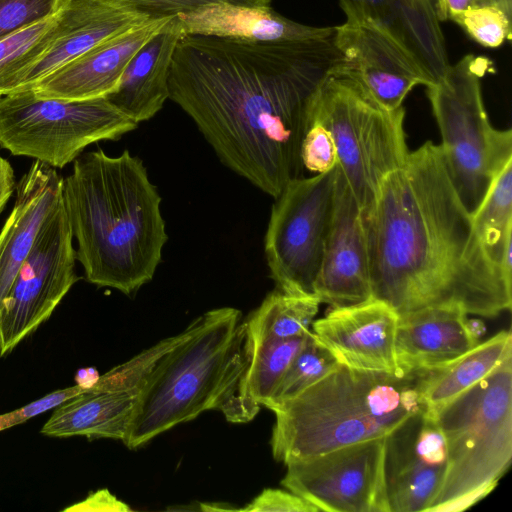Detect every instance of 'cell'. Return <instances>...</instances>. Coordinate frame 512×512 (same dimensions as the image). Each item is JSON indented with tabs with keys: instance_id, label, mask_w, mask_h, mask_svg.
<instances>
[{
	"instance_id": "6da1fadb",
	"label": "cell",
	"mask_w": 512,
	"mask_h": 512,
	"mask_svg": "<svg viewBox=\"0 0 512 512\" xmlns=\"http://www.w3.org/2000/svg\"><path fill=\"white\" fill-rule=\"evenodd\" d=\"M343 60L333 36L252 43L186 35L169 72V99L220 161L277 198L302 177L301 143L312 100Z\"/></svg>"
},
{
	"instance_id": "7a4b0ae2",
	"label": "cell",
	"mask_w": 512,
	"mask_h": 512,
	"mask_svg": "<svg viewBox=\"0 0 512 512\" xmlns=\"http://www.w3.org/2000/svg\"><path fill=\"white\" fill-rule=\"evenodd\" d=\"M362 223L372 298L398 316L429 307L482 317L511 309L512 285L482 247L440 145L427 141L409 152Z\"/></svg>"
},
{
	"instance_id": "3957f363",
	"label": "cell",
	"mask_w": 512,
	"mask_h": 512,
	"mask_svg": "<svg viewBox=\"0 0 512 512\" xmlns=\"http://www.w3.org/2000/svg\"><path fill=\"white\" fill-rule=\"evenodd\" d=\"M62 201L89 283L130 296L152 280L168 235L161 196L139 157L80 154L62 178Z\"/></svg>"
},
{
	"instance_id": "277c9868",
	"label": "cell",
	"mask_w": 512,
	"mask_h": 512,
	"mask_svg": "<svg viewBox=\"0 0 512 512\" xmlns=\"http://www.w3.org/2000/svg\"><path fill=\"white\" fill-rule=\"evenodd\" d=\"M429 369L370 371L339 364L295 397L270 407L271 449L288 464L351 444L384 438L425 408Z\"/></svg>"
},
{
	"instance_id": "5b68a950",
	"label": "cell",
	"mask_w": 512,
	"mask_h": 512,
	"mask_svg": "<svg viewBox=\"0 0 512 512\" xmlns=\"http://www.w3.org/2000/svg\"><path fill=\"white\" fill-rule=\"evenodd\" d=\"M246 363L241 311L222 307L203 313L149 373L123 443L136 449L207 410L221 411L232 423L251 421L239 393Z\"/></svg>"
},
{
	"instance_id": "8992f818",
	"label": "cell",
	"mask_w": 512,
	"mask_h": 512,
	"mask_svg": "<svg viewBox=\"0 0 512 512\" xmlns=\"http://www.w3.org/2000/svg\"><path fill=\"white\" fill-rule=\"evenodd\" d=\"M432 413L447 464L427 512L462 511L487 496L511 464L512 357Z\"/></svg>"
},
{
	"instance_id": "52a82bcc",
	"label": "cell",
	"mask_w": 512,
	"mask_h": 512,
	"mask_svg": "<svg viewBox=\"0 0 512 512\" xmlns=\"http://www.w3.org/2000/svg\"><path fill=\"white\" fill-rule=\"evenodd\" d=\"M492 61L468 54L427 87L445 166L466 210L473 215L490 186L512 160V132L494 128L487 116L481 79Z\"/></svg>"
},
{
	"instance_id": "ba28073f",
	"label": "cell",
	"mask_w": 512,
	"mask_h": 512,
	"mask_svg": "<svg viewBox=\"0 0 512 512\" xmlns=\"http://www.w3.org/2000/svg\"><path fill=\"white\" fill-rule=\"evenodd\" d=\"M341 63L318 88L308 118L320 122L332 134L339 170L364 211L383 180L409 154L405 110L403 106L393 111L382 108L341 69Z\"/></svg>"
},
{
	"instance_id": "9c48e42d",
	"label": "cell",
	"mask_w": 512,
	"mask_h": 512,
	"mask_svg": "<svg viewBox=\"0 0 512 512\" xmlns=\"http://www.w3.org/2000/svg\"><path fill=\"white\" fill-rule=\"evenodd\" d=\"M137 127L106 97L40 98L31 89L0 97V146L55 169L73 162L87 146L118 140Z\"/></svg>"
},
{
	"instance_id": "30bf717a",
	"label": "cell",
	"mask_w": 512,
	"mask_h": 512,
	"mask_svg": "<svg viewBox=\"0 0 512 512\" xmlns=\"http://www.w3.org/2000/svg\"><path fill=\"white\" fill-rule=\"evenodd\" d=\"M338 165L289 181L275 198L264 238L270 277L284 293L315 296L336 197Z\"/></svg>"
},
{
	"instance_id": "8fae6325",
	"label": "cell",
	"mask_w": 512,
	"mask_h": 512,
	"mask_svg": "<svg viewBox=\"0 0 512 512\" xmlns=\"http://www.w3.org/2000/svg\"><path fill=\"white\" fill-rule=\"evenodd\" d=\"M75 261L73 234L61 199L0 304V357L48 320L80 280Z\"/></svg>"
},
{
	"instance_id": "7c38bea8",
	"label": "cell",
	"mask_w": 512,
	"mask_h": 512,
	"mask_svg": "<svg viewBox=\"0 0 512 512\" xmlns=\"http://www.w3.org/2000/svg\"><path fill=\"white\" fill-rule=\"evenodd\" d=\"M286 466L281 484L318 511L389 512L384 438L351 444Z\"/></svg>"
},
{
	"instance_id": "4fadbf2b",
	"label": "cell",
	"mask_w": 512,
	"mask_h": 512,
	"mask_svg": "<svg viewBox=\"0 0 512 512\" xmlns=\"http://www.w3.org/2000/svg\"><path fill=\"white\" fill-rule=\"evenodd\" d=\"M195 328L164 338L112 368L83 393L56 408L41 429L51 437L87 436L123 441L142 387L157 361Z\"/></svg>"
},
{
	"instance_id": "5bb4252c",
	"label": "cell",
	"mask_w": 512,
	"mask_h": 512,
	"mask_svg": "<svg viewBox=\"0 0 512 512\" xmlns=\"http://www.w3.org/2000/svg\"><path fill=\"white\" fill-rule=\"evenodd\" d=\"M447 449L432 412L423 408L384 437L389 512L427 511L444 478Z\"/></svg>"
},
{
	"instance_id": "9a60e30c",
	"label": "cell",
	"mask_w": 512,
	"mask_h": 512,
	"mask_svg": "<svg viewBox=\"0 0 512 512\" xmlns=\"http://www.w3.org/2000/svg\"><path fill=\"white\" fill-rule=\"evenodd\" d=\"M315 296L331 307L355 305L372 298L362 210L339 167L334 211Z\"/></svg>"
},
{
	"instance_id": "2e32d148",
	"label": "cell",
	"mask_w": 512,
	"mask_h": 512,
	"mask_svg": "<svg viewBox=\"0 0 512 512\" xmlns=\"http://www.w3.org/2000/svg\"><path fill=\"white\" fill-rule=\"evenodd\" d=\"M398 314L385 302L371 298L344 307H331L312 323V333L339 364L362 370L393 371Z\"/></svg>"
},
{
	"instance_id": "e0dca14e",
	"label": "cell",
	"mask_w": 512,
	"mask_h": 512,
	"mask_svg": "<svg viewBox=\"0 0 512 512\" xmlns=\"http://www.w3.org/2000/svg\"><path fill=\"white\" fill-rule=\"evenodd\" d=\"M174 16L146 22L95 46L35 83L37 97L88 100L114 92L134 54Z\"/></svg>"
},
{
	"instance_id": "ac0fdd59",
	"label": "cell",
	"mask_w": 512,
	"mask_h": 512,
	"mask_svg": "<svg viewBox=\"0 0 512 512\" xmlns=\"http://www.w3.org/2000/svg\"><path fill=\"white\" fill-rule=\"evenodd\" d=\"M150 18L137 10L99 0H64L54 39L23 73L16 91L30 89L95 46Z\"/></svg>"
},
{
	"instance_id": "d6986e66",
	"label": "cell",
	"mask_w": 512,
	"mask_h": 512,
	"mask_svg": "<svg viewBox=\"0 0 512 512\" xmlns=\"http://www.w3.org/2000/svg\"><path fill=\"white\" fill-rule=\"evenodd\" d=\"M339 4L347 21L371 24L404 47L430 84L445 76L450 64L431 0H339Z\"/></svg>"
},
{
	"instance_id": "ffe728a7",
	"label": "cell",
	"mask_w": 512,
	"mask_h": 512,
	"mask_svg": "<svg viewBox=\"0 0 512 512\" xmlns=\"http://www.w3.org/2000/svg\"><path fill=\"white\" fill-rule=\"evenodd\" d=\"M14 206L0 231V304L38 233L62 199V177L35 160L16 183Z\"/></svg>"
},
{
	"instance_id": "44dd1931",
	"label": "cell",
	"mask_w": 512,
	"mask_h": 512,
	"mask_svg": "<svg viewBox=\"0 0 512 512\" xmlns=\"http://www.w3.org/2000/svg\"><path fill=\"white\" fill-rule=\"evenodd\" d=\"M177 17L185 36H213L252 43L320 40L335 32V27H315L292 21L270 6L217 2Z\"/></svg>"
},
{
	"instance_id": "7402d4cb",
	"label": "cell",
	"mask_w": 512,
	"mask_h": 512,
	"mask_svg": "<svg viewBox=\"0 0 512 512\" xmlns=\"http://www.w3.org/2000/svg\"><path fill=\"white\" fill-rule=\"evenodd\" d=\"M184 36L178 17H172L134 54L117 89L106 96L137 124L154 117L169 99V72L176 46Z\"/></svg>"
},
{
	"instance_id": "603a6c76",
	"label": "cell",
	"mask_w": 512,
	"mask_h": 512,
	"mask_svg": "<svg viewBox=\"0 0 512 512\" xmlns=\"http://www.w3.org/2000/svg\"><path fill=\"white\" fill-rule=\"evenodd\" d=\"M467 314L457 308L429 307L399 316L395 359L404 370L434 369L463 355L478 343L467 333Z\"/></svg>"
},
{
	"instance_id": "cb8c5ba5",
	"label": "cell",
	"mask_w": 512,
	"mask_h": 512,
	"mask_svg": "<svg viewBox=\"0 0 512 512\" xmlns=\"http://www.w3.org/2000/svg\"><path fill=\"white\" fill-rule=\"evenodd\" d=\"M512 357V335L500 331L478 343L455 360L429 369L422 387V398L428 411H436L480 380L490 375L506 359Z\"/></svg>"
},
{
	"instance_id": "d4e9b609",
	"label": "cell",
	"mask_w": 512,
	"mask_h": 512,
	"mask_svg": "<svg viewBox=\"0 0 512 512\" xmlns=\"http://www.w3.org/2000/svg\"><path fill=\"white\" fill-rule=\"evenodd\" d=\"M333 40L351 67H370L418 79L430 80L416 59L391 36L365 22L345 21L335 27Z\"/></svg>"
},
{
	"instance_id": "484cf974",
	"label": "cell",
	"mask_w": 512,
	"mask_h": 512,
	"mask_svg": "<svg viewBox=\"0 0 512 512\" xmlns=\"http://www.w3.org/2000/svg\"><path fill=\"white\" fill-rule=\"evenodd\" d=\"M306 335L289 339L246 338L247 363L239 393L251 420L271 398Z\"/></svg>"
},
{
	"instance_id": "4316f807",
	"label": "cell",
	"mask_w": 512,
	"mask_h": 512,
	"mask_svg": "<svg viewBox=\"0 0 512 512\" xmlns=\"http://www.w3.org/2000/svg\"><path fill=\"white\" fill-rule=\"evenodd\" d=\"M321 302L317 297L294 296L276 289L245 320L246 338L289 339L310 331Z\"/></svg>"
},
{
	"instance_id": "83f0119b",
	"label": "cell",
	"mask_w": 512,
	"mask_h": 512,
	"mask_svg": "<svg viewBox=\"0 0 512 512\" xmlns=\"http://www.w3.org/2000/svg\"><path fill=\"white\" fill-rule=\"evenodd\" d=\"M472 219L487 256L501 271L505 246L512 239V160L497 174Z\"/></svg>"
},
{
	"instance_id": "f1b7e54d",
	"label": "cell",
	"mask_w": 512,
	"mask_h": 512,
	"mask_svg": "<svg viewBox=\"0 0 512 512\" xmlns=\"http://www.w3.org/2000/svg\"><path fill=\"white\" fill-rule=\"evenodd\" d=\"M59 11L0 39V97L17 90L23 73L50 45L56 34Z\"/></svg>"
},
{
	"instance_id": "f546056e",
	"label": "cell",
	"mask_w": 512,
	"mask_h": 512,
	"mask_svg": "<svg viewBox=\"0 0 512 512\" xmlns=\"http://www.w3.org/2000/svg\"><path fill=\"white\" fill-rule=\"evenodd\" d=\"M339 365L338 361L310 330L269 401L268 409L287 401L321 379Z\"/></svg>"
},
{
	"instance_id": "4dcf8cb0",
	"label": "cell",
	"mask_w": 512,
	"mask_h": 512,
	"mask_svg": "<svg viewBox=\"0 0 512 512\" xmlns=\"http://www.w3.org/2000/svg\"><path fill=\"white\" fill-rule=\"evenodd\" d=\"M341 69L372 97L382 108L393 111L402 107L403 100L421 82L413 77L370 67H351L342 61Z\"/></svg>"
},
{
	"instance_id": "1f68e13d",
	"label": "cell",
	"mask_w": 512,
	"mask_h": 512,
	"mask_svg": "<svg viewBox=\"0 0 512 512\" xmlns=\"http://www.w3.org/2000/svg\"><path fill=\"white\" fill-rule=\"evenodd\" d=\"M477 43L497 48L511 40L512 19L493 6H471L451 18Z\"/></svg>"
},
{
	"instance_id": "d6a6232c",
	"label": "cell",
	"mask_w": 512,
	"mask_h": 512,
	"mask_svg": "<svg viewBox=\"0 0 512 512\" xmlns=\"http://www.w3.org/2000/svg\"><path fill=\"white\" fill-rule=\"evenodd\" d=\"M64 0H0V39L55 15Z\"/></svg>"
},
{
	"instance_id": "836d02e7",
	"label": "cell",
	"mask_w": 512,
	"mask_h": 512,
	"mask_svg": "<svg viewBox=\"0 0 512 512\" xmlns=\"http://www.w3.org/2000/svg\"><path fill=\"white\" fill-rule=\"evenodd\" d=\"M303 168L315 174L326 173L338 164L337 151L330 131L320 122L308 118L301 143Z\"/></svg>"
},
{
	"instance_id": "e575fe53",
	"label": "cell",
	"mask_w": 512,
	"mask_h": 512,
	"mask_svg": "<svg viewBox=\"0 0 512 512\" xmlns=\"http://www.w3.org/2000/svg\"><path fill=\"white\" fill-rule=\"evenodd\" d=\"M128 7L150 17L177 16L210 3L227 2L246 6H269L272 0H99Z\"/></svg>"
},
{
	"instance_id": "d590c367",
	"label": "cell",
	"mask_w": 512,
	"mask_h": 512,
	"mask_svg": "<svg viewBox=\"0 0 512 512\" xmlns=\"http://www.w3.org/2000/svg\"><path fill=\"white\" fill-rule=\"evenodd\" d=\"M88 387L77 383L74 386L55 390L46 394L40 399L32 401L27 405L0 415V432L13 426L22 424L27 420L56 408L63 402L83 393Z\"/></svg>"
},
{
	"instance_id": "8d00e7d4",
	"label": "cell",
	"mask_w": 512,
	"mask_h": 512,
	"mask_svg": "<svg viewBox=\"0 0 512 512\" xmlns=\"http://www.w3.org/2000/svg\"><path fill=\"white\" fill-rule=\"evenodd\" d=\"M236 511L318 512V509L289 490L266 488L249 504Z\"/></svg>"
},
{
	"instance_id": "74e56055",
	"label": "cell",
	"mask_w": 512,
	"mask_h": 512,
	"mask_svg": "<svg viewBox=\"0 0 512 512\" xmlns=\"http://www.w3.org/2000/svg\"><path fill=\"white\" fill-rule=\"evenodd\" d=\"M65 511H117L127 512L129 506L112 495L109 490L101 489L90 494L85 500L64 509Z\"/></svg>"
},
{
	"instance_id": "f35d334b",
	"label": "cell",
	"mask_w": 512,
	"mask_h": 512,
	"mask_svg": "<svg viewBox=\"0 0 512 512\" xmlns=\"http://www.w3.org/2000/svg\"><path fill=\"white\" fill-rule=\"evenodd\" d=\"M16 187L14 170L10 162L0 156V214Z\"/></svg>"
},
{
	"instance_id": "ab89813d",
	"label": "cell",
	"mask_w": 512,
	"mask_h": 512,
	"mask_svg": "<svg viewBox=\"0 0 512 512\" xmlns=\"http://www.w3.org/2000/svg\"><path fill=\"white\" fill-rule=\"evenodd\" d=\"M464 326L468 335L477 343L480 342V339L486 332V326L480 319L467 318L466 316L464 320Z\"/></svg>"
},
{
	"instance_id": "60d3db41",
	"label": "cell",
	"mask_w": 512,
	"mask_h": 512,
	"mask_svg": "<svg viewBox=\"0 0 512 512\" xmlns=\"http://www.w3.org/2000/svg\"><path fill=\"white\" fill-rule=\"evenodd\" d=\"M473 6H493L512 19V0H474Z\"/></svg>"
},
{
	"instance_id": "b9f144b4",
	"label": "cell",
	"mask_w": 512,
	"mask_h": 512,
	"mask_svg": "<svg viewBox=\"0 0 512 512\" xmlns=\"http://www.w3.org/2000/svg\"><path fill=\"white\" fill-rule=\"evenodd\" d=\"M448 18L473 6L474 0H445Z\"/></svg>"
},
{
	"instance_id": "7bdbcfd3",
	"label": "cell",
	"mask_w": 512,
	"mask_h": 512,
	"mask_svg": "<svg viewBox=\"0 0 512 512\" xmlns=\"http://www.w3.org/2000/svg\"><path fill=\"white\" fill-rule=\"evenodd\" d=\"M436 12L439 20L448 18L445 0H436Z\"/></svg>"
}]
</instances>
